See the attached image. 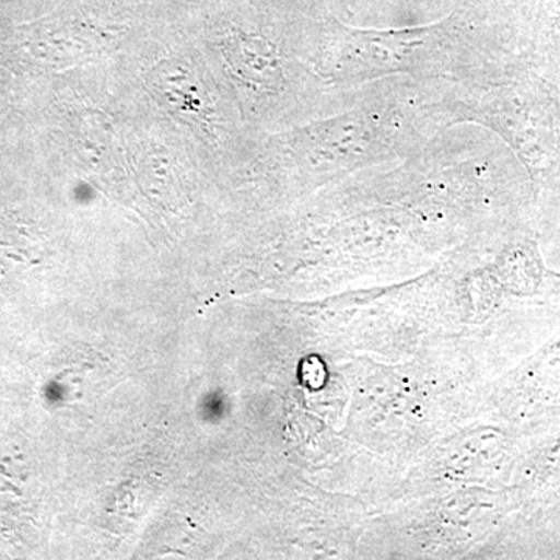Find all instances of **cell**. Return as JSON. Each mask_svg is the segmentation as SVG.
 I'll list each match as a JSON object with an SVG mask.
<instances>
[{"mask_svg": "<svg viewBox=\"0 0 560 560\" xmlns=\"http://www.w3.org/2000/svg\"><path fill=\"white\" fill-rule=\"evenodd\" d=\"M470 39L444 36L441 32H355L341 36L331 57V75L348 88L389 75H410L418 81L458 80L486 77L482 50Z\"/></svg>", "mask_w": 560, "mask_h": 560, "instance_id": "1", "label": "cell"}, {"mask_svg": "<svg viewBox=\"0 0 560 560\" xmlns=\"http://www.w3.org/2000/svg\"><path fill=\"white\" fill-rule=\"evenodd\" d=\"M228 65L238 77L257 92H275L283 84V65L278 47L259 33L234 28L221 43Z\"/></svg>", "mask_w": 560, "mask_h": 560, "instance_id": "2", "label": "cell"}, {"mask_svg": "<svg viewBox=\"0 0 560 560\" xmlns=\"http://www.w3.org/2000/svg\"><path fill=\"white\" fill-rule=\"evenodd\" d=\"M154 77V86L162 92L168 102L176 103L186 109L201 108V86L197 77L183 66L160 65Z\"/></svg>", "mask_w": 560, "mask_h": 560, "instance_id": "3", "label": "cell"}]
</instances>
